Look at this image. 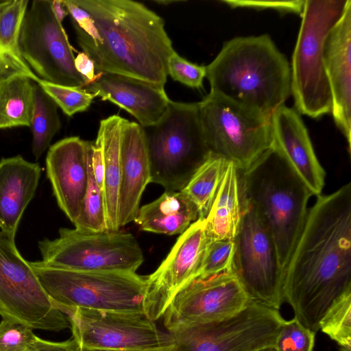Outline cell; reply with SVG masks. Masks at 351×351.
Segmentation results:
<instances>
[{"label":"cell","instance_id":"6da1fadb","mask_svg":"<svg viewBox=\"0 0 351 351\" xmlns=\"http://www.w3.org/2000/svg\"><path fill=\"white\" fill-rule=\"evenodd\" d=\"M351 291V184L319 195L285 270L283 298L316 332L333 304Z\"/></svg>","mask_w":351,"mask_h":351},{"label":"cell","instance_id":"7a4b0ae2","mask_svg":"<svg viewBox=\"0 0 351 351\" xmlns=\"http://www.w3.org/2000/svg\"><path fill=\"white\" fill-rule=\"evenodd\" d=\"M63 3L77 43L97 73L130 76L164 88L167 60L175 51L160 16L131 0Z\"/></svg>","mask_w":351,"mask_h":351},{"label":"cell","instance_id":"3957f363","mask_svg":"<svg viewBox=\"0 0 351 351\" xmlns=\"http://www.w3.org/2000/svg\"><path fill=\"white\" fill-rule=\"evenodd\" d=\"M206 77L210 93L269 118L291 95L289 63L267 34L226 42Z\"/></svg>","mask_w":351,"mask_h":351},{"label":"cell","instance_id":"277c9868","mask_svg":"<svg viewBox=\"0 0 351 351\" xmlns=\"http://www.w3.org/2000/svg\"><path fill=\"white\" fill-rule=\"evenodd\" d=\"M241 204L249 205L270 231L285 270L303 228L312 193L273 145L239 171Z\"/></svg>","mask_w":351,"mask_h":351},{"label":"cell","instance_id":"5b68a950","mask_svg":"<svg viewBox=\"0 0 351 351\" xmlns=\"http://www.w3.org/2000/svg\"><path fill=\"white\" fill-rule=\"evenodd\" d=\"M143 128L151 182L165 191H182L212 156L204 135L198 102L171 100L158 122Z\"/></svg>","mask_w":351,"mask_h":351},{"label":"cell","instance_id":"8992f818","mask_svg":"<svg viewBox=\"0 0 351 351\" xmlns=\"http://www.w3.org/2000/svg\"><path fill=\"white\" fill-rule=\"evenodd\" d=\"M349 0H305L291 69V90L299 114L317 119L331 113L332 95L324 43Z\"/></svg>","mask_w":351,"mask_h":351},{"label":"cell","instance_id":"52a82bcc","mask_svg":"<svg viewBox=\"0 0 351 351\" xmlns=\"http://www.w3.org/2000/svg\"><path fill=\"white\" fill-rule=\"evenodd\" d=\"M29 263L60 311L82 308L144 313L147 276L131 272L64 269L42 261Z\"/></svg>","mask_w":351,"mask_h":351},{"label":"cell","instance_id":"ba28073f","mask_svg":"<svg viewBox=\"0 0 351 351\" xmlns=\"http://www.w3.org/2000/svg\"><path fill=\"white\" fill-rule=\"evenodd\" d=\"M204 135L213 156L247 169L271 145V118L218 94L198 102Z\"/></svg>","mask_w":351,"mask_h":351},{"label":"cell","instance_id":"9c48e42d","mask_svg":"<svg viewBox=\"0 0 351 351\" xmlns=\"http://www.w3.org/2000/svg\"><path fill=\"white\" fill-rule=\"evenodd\" d=\"M54 239L38 241L42 261L51 267L84 271L136 273L144 261L136 237L123 230L59 229Z\"/></svg>","mask_w":351,"mask_h":351},{"label":"cell","instance_id":"30bf717a","mask_svg":"<svg viewBox=\"0 0 351 351\" xmlns=\"http://www.w3.org/2000/svg\"><path fill=\"white\" fill-rule=\"evenodd\" d=\"M285 321L279 310L250 300L230 317L169 332L174 340L171 351H259L274 348Z\"/></svg>","mask_w":351,"mask_h":351},{"label":"cell","instance_id":"8fae6325","mask_svg":"<svg viewBox=\"0 0 351 351\" xmlns=\"http://www.w3.org/2000/svg\"><path fill=\"white\" fill-rule=\"evenodd\" d=\"M73 338L90 351H171L172 335L143 313L65 308Z\"/></svg>","mask_w":351,"mask_h":351},{"label":"cell","instance_id":"7c38bea8","mask_svg":"<svg viewBox=\"0 0 351 351\" xmlns=\"http://www.w3.org/2000/svg\"><path fill=\"white\" fill-rule=\"evenodd\" d=\"M0 315L32 329L59 332L71 326L20 254L15 239L1 230Z\"/></svg>","mask_w":351,"mask_h":351},{"label":"cell","instance_id":"4fadbf2b","mask_svg":"<svg viewBox=\"0 0 351 351\" xmlns=\"http://www.w3.org/2000/svg\"><path fill=\"white\" fill-rule=\"evenodd\" d=\"M241 208L231 269L251 300L279 310L284 302L285 270L274 240L252 208L245 204Z\"/></svg>","mask_w":351,"mask_h":351},{"label":"cell","instance_id":"5bb4252c","mask_svg":"<svg viewBox=\"0 0 351 351\" xmlns=\"http://www.w3.org/2000/svg\"><path fill=\"white\" fill-rule=\"evenodd\" d=\"M21 55L38 78L53 84L84 88L86 80L76 70L62 24L53 13L50 0H34L22 21Z\"/></svg>","mask_w":351,"mask_h":351},{"label":"cell","instance_id":"9a60e30c","mask_svg":"<svg viewBox=\"0 0 351 351\" xmlns=\"http://www.w3.org/2000/svg\"><path fill=\"white\" fill-rule=\"evenodd\" d=\"M250 299L232 269L197 278L173 297L163 316L171 332L198 324L221 320L243 309Z\"/></svg>","mask_w":351,"mask_h":351},{"label":"cell","instance_id":"2e32d148","mask_svg":"<svg viewBox=\"0 0 351 351\" xmlns=\"http://www.w3.org/2000/svg\"><path fill=\"white\" fill-rule=\"evenodd\" d=\"M208 243L205 219H198L180 235L159 267L147 276V317L154 322L162 318L176 294L197 278Z\"/></svg>","mask_w":351,"mask_h":351},{"label":"cell","instance_id":"e0dca14e","mask_svg":"<svg viewBox=\"0 0 351 351\" xmlns=\"http://www.w3.org/2000/svg\"><path fill=\"white\" fill-rule=\"evenodd\" d=\"M90 141L62 138L48 149L46 174L57 204L70 221H77L88 180Z\"/></svg>","mask_w":351,"mask_h":351},{"label":"cell","instance_id":"ac0fdd59","mask_svg":"<svg viewBox=\"0 0 351 351\" xmlns=\"http://www.w3.org/2000/svg\"><path fill=\"white\" fill-rule=\"evenodd\" d=\"M324 63L335 123L351 149V1L324 43Z\"/></svg>","mask_w":351,"mask_h":351},{"label":"cell","instance_id":"d6986e66","mask_svg":"<svg viewBox=\"0 0 351 351\" xmlns=\"http://www.w3.org/2000/svg\"><path fill=\"white\" fill-rule=\"evenodd\" d=\"M83 89L126 110L142 127L158 122L171 101L164 88L111 73H97Z\"/></svg>","mask_w":351,"mask_h":351},{"label":"cell","instance_id":"ffe728a7","mask_svg":"<svg viewBox=\"0 0 351 351\" xmlns=\"http://www.w3.org/2000/svg\"><path fill=\"white\" fill-rule=\"evenodd\" d=\"M272 144L281 152L313 195H319L326 172L315 153L308 130L296 110L283 105L271 117Z\"/></svg>","mask_w":351,"mask_h":351},{"label":"cell","instance_id":"44dd1931","mask_svg":"<svg viewBox=\"0 0 351 351\" xmlns=\"http://www.w3.org/2000/svg\"><path fill=\"white\" fill-rule=\"evenodd\" d=\"M119 228L134 221L142 195L151 182L150 165L143 127L123 119L120 134Z\"/></svg>","mask_w":351,"mask_h":351},{"label":"cell","instance_id":"7402d4cb","mask_svg":"<svg viewBox=\"0 0 351 351\" xmlns=\"http://www.w3.org/2000/svg\"><path fill=\"white\" fill-rule=\"evenodd\" d=\"M40 176V165L21 155L0 160V230L12 239L36 194Z\"/></svg>","mask_w":351,"mask_h":351},{"label":"cell","instance_id":"603a6c76","mask_svg":"<svg viewBox=\"0 0 351 351\" xmlns=\"http://www.w3.org/2000/svg\"><path fill=\"white\" fill-rule=\"evenodd\" d=\"M198 219L196 206L181 191H165L140 207L134 221L141 230L175 235L183 233Z\"/></svg>","mask_w":351,"mask_h":351},{"label":"cell","instance_id":"cb8c5ba5","mask_svg":"<svg viewBox=\"0 0 351 351\" xmlns=\"http://www.w3.org/2000/svg\"><path fill=\"white\" fill-rule=\"evenodd\" d=\"M241 213L239 170L232 162L228 161L217 192L205 218L209 242L234 240Z\"/></svg>","mask_w":351,"mask_h":351},{"label":"cell","instance_id":"d4e9b609","mask_svg":"<svg viewBox=\"0 0 351 351\" xmlns=\"http://www.w3.org/2000/svg\"><path fill=\"white\" fill-rule=\"evenodd\" d=\"M123 118L112 115L102 119L97 138L104 157L103 195L108 230H119L118 210L121 179L120 134Z\"/></svg>","mask_w":351,"mask_h":351},{"label":"cell","instance_id":"484cf974","mask_svg":"<svg viewBox=\"0 0 351 351\" xmlns=\"http://www.w3.org/2000/svg\"><path fill=\"white\" fill-rule=\"evenodd\" d=\"M28 0H0V82L23 75L37 82L38 77L24 60L19 47L23 19Z\"/></svg>","mask_w":351,"mask_h":351},{"label":"cell","instance_id":"4316f807","mask_svg":"<svg viewBox=\"0 0 351 351\" xmlns=\"http://www.w3.org/2000/svg\"><path fill=\"white\" fill-rule=\"evenodd\" d=\"M36 83L23 75L0 82V129L30 127Z\"/></svg>","mask_w":351,"mask_h":351},{"label":"cell","instance_id":"83f0119b","mask_svg":"<svg viewBox=\"0 0 351 351\" xmlns=\"http://www.w3.org/2000/svg\"><path fill=\"white\" fill-rule=\"evenodd\" d=\"M29 128L32 134V152L38 160L51 146L53 138L61 128V121L58 106L37 83Z\"/></svg>","mask_w":351,"mask_h":351},{"label":"cell","instance_id":"f1b7e54d","mask_svg":"<svg viewBox=\"0 0 351 351\" xmlns=\"http://www.w3.org/2000/svg\"><path fill=\"white\" fill-rule=\"evenodd\" d=\"M227 162L212 155L181 191L195 204L201 219H205L209 212Z\"/></svg>","mask_w":351,"mask_h":351},{"label":"cell","instance_id":"f546056e","mask_svg":"<svg viewBox=\"0 0 351 351\" xmlns=\"http://www.w3.org/2000/svg\"><path fill=\"white\" fill-rule=\"evenodd\" d=\"M90 143H89L88 180L80 215L73 224L75 228L88 232L108 230L107 227L102 189L97 184L90 163Z\"/></svg>","mask_w":351,"mask_h":351},{"label":"cell","instance_id":"4dcf8cb0","mask_svg":"<svg viewBox=\"0 0 351 351\" xmlns=\"http://www.w3.org/2000/svg\"><path fill=\"white\" fill-rule=\"evenodd\" d=\"M319 329L337 343L340 351H351V291L333 304L320 321Z\"/></svg>","mask_w":351,"mask_h":351},{"label":"cell","instance_id":"1f68e13d","mask_svg":"<svg viewBox=\"0 0 351 351\" xmlns=\"http://www.w3.org/2000/svg\"><path fill=\"white\" fill-rule=\"evenodd\" d=\"M36 83L69 117L86 110L95 97L82 88L53 84L40 78Z\"/></svg>","mask_w":351,"mask_h":351},{"label":"cell","instance_id":"d6a6232c","mask_svg":"<svg viewBox=\"0 0 351 351\" xmlns=\"http://www.w3.org/2000/svg\"><path fill=\"white\" fill-rule=\"evenodd\" d=\"M234 252V240L209 242L197 278H205L231 269Z\"/></svg>","mask_w":351,"mask_h":351},{"label":"cell","instance_id":"836d02e7","mask_svg":"<svg viewBox=\"0 0 351 351\" xmlns=\"http://www.w3.org/2000/svg\"><path fill=\"white\" fill-rule=\"evenodd\" d=\"M315 332L296 318L285 321L276 338V351H313Z\"/></svg>","mask_w":351,"mask_h":351},{"label":"cell","instance_id":"e575fe53","mask_svg":"<svg viewBox=\"0 0 351 351\" xmlns=\"http://www.w3.org/2000/svg\"><path fill=\"white\" fill-rule=\"evenodd\" d=\"M29 326L10 318L0 322V351H30L37 336Z\"/></svg>","mask_w":351,"mask_h":351},{"label":"cell","instance_id":"d590c367","mask_svg":"<svg viewBox=\"0 0 351 351\" xmlns=\"http://www.w3.org/2000/svg\"><path fill=\"white\" fill-rule=\"evenodd\" d=\"M167 73L173 80L193 88H202L206 66L192 63L174 51L169 58Z\"/></svg>","mask_w":351,"mask_h":351},{"label":"cell","instance_id":"8d00e7d4","mask_svg":"<svg viewBox=\"0 0 351 351\" xmlns=\"http://www.w3.org/2000/svg\"><path fill=\"white\" fill-rule=\"evenodd\" d=\"M221 2L226 3L232 8H269L285 12H293L301 15L302 13L305 0L291 1H248V0H223Z\"/></svg>","mask_w":351,"mask_h":351},{"label":"cell","instance_id":"74e56055","mask_svg":"<svg viewBox=\"0 0 351 351\" xmlns=\"http://www.w3.org/2000/svg\"><path fill=\"white\" fill-rule=\"evenodd\" d=\"M30 351H81V348L73 337L64 341L54 342L37 337Z\"/></svg>","mask_w":351,"mask_h":351},{"label":"cell","instance_id":"f35d334b","mask_svg":"<svg viewBox=\"0 0 351 351\" xmlns=\"http://www.w3.org/2000/svg\"><path fill=\"white\" fill-rule=\"evenodd\" d=\"M90 152L93 173L97 184L103 191L104 163L101 145L97 138L91 141Z\"/></svg>","mask_w":351,"mask_h":351},{"label":"cell","instance_id":"ab89813d","mask_svg":"<svg viewBox=\"0 0 351 351\" xmlns=\"http://www.w3.org/2000/svg\"><path fill=\"white\" fill-rule=\"evenodd\" d=\"M74 64L76 70L86 80L87 83L94 79L96 74L95 65L86 54L78 53L75 57Z\"/></svg>","mask_w":351,"mask_h":351},{"label":"cell","instance_id":"60d3db41","mask_svg":"<svg viewBox=\"0 0 351 351\" xmlns=\"http://www.w3.org/2000/svg\"><path fill=\"white\" fill-rule=\"evenodd\" d=\"M51 6L56 19L62 24L65 16L69 15L67 10L63 3V1H51Z\"/></svg>","mask_w":351,"mask_h":351},{"label":"cell","instance_id":"b9f144b4","mask_svg":"<svg viewBox=\"0 0 351 351\" xmlns=\"http://www.w3.org/2000/svg\"><path fill=\"white\" fill-rule=\"evenodd\" d=\"M156 3H159V4H162V5H167L168 4H170V3H176V2H179V1H171V0H157V1H155Z\"/></svg>","mask_w":351,"mask_h":351},{"label":"cell","instance_id":"7bdbcfd3","mask_svg":"<svg viewBox=\"0 0 351 351\" xmlns=\"http://www.w3.org/2000/svg\"><path fill=\"white\" fill-rule=\"evenodd\" d=\"M259 351H276V350L274 348H268L261 350Z\"/></svg>","mask_w":351,"mask_h":351},{"label":"cell","instance_id":"ee69618b","mask_svg":"<svg viewBox=\"0 0 351 351\" xmlns=\"http://www.w3.org/2000/svg\"><path fill=\"white\" fill-rule=\"evenodd\" d=\"M81 351H90V350H81ZM150 351H157V350H150Z\"/></svg>","mask_w":351,"mask_h":351}]
</instances>
